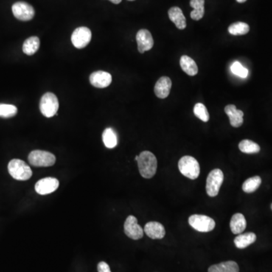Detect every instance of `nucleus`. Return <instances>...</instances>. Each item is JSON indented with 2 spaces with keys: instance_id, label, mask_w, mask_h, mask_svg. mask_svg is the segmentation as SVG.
<instances>
[{
  "instance_id": "obj_1",
  "label": "nucleus",
  "mask_w": 272,
  "mask_h": 272,
  "mask_svg": "<svg viewBox=\"0 0 272 272\" xmlns=\"http://www.w3.org/2000/svg\"><path fill=\"white\" fill-rule=\"evenodd\" d=\"M137 162L140 174L143 178H153L158 169V161L153 153L148 150L141 152Z\"/></svg>"
},
{
  "instance_id": "obj_2",
  "label": "nucleus",
  "mask_w": 272,
  "mask_h": 272,
  "mask_svg": "<svg viewBox=\"0 0 272 272\" xmlns=\"http://www.w3.org/2000/svg\"><path fill=\"white\" fill-rule=\"evenodd\" d=\"M178 169L184 176L191 180L196 179L200 175V168L198 161L191 156H184L178 161Z\"/></svg>"
},
{
  "instance_id": "obj_3",
  "label": "nucleus",
  "mask_w": 272,
  "mask_h": 272,
  "mask_svg": "<svg viewBox=\"0 0 272 272\" xmlns=\"http://www.w3.org/2000/svg\"><path fill=\"white\" fill-rule=\"evenodd\" d=\"M9 174L15 179L18 181H26L32 176L31 167L21 160L14 159L11 161L8 166Z\"/></svg>"
},
{
  "instance_id": "obj_4",
  "label": "nucleus",
  "mask_w": 272,
  "mask_h": 272,
  "mask_svg": "<svg viewBox=\"0 0 272 272\" xmlns=\"http://www.w3.org/2000/svg\"><path fill=\"white\" fill-rule=\"evenodd\" d=\"M28 161L36 167H49L55 163L56 158L53 154L46 150H35L29 153Z\"/></svg>"
},
{
  "instance_id": "obj_5",
  "label": "nucleus",
  "mask_w": 272,
  "mask_h": 272,
  "mask_svg": "<svg viewBox=\"0 0 272 272\" xmlns=\"http://www.w3.org/2000/svg\"><path fill=\"white\" fill-rule=\"evenodd\" d=\"M59 108L58 99L52 93H47L40 99V112L46 117L50 118L57 114Z\"/></svg>"
},
{
  "instance_id": "obj_6",
  "label": "nucleus",
  "mask_w": 272,
  "mask_h": 272,
  "mask_svg": "<svg viewBox=\"0 0 272 272\" xmlns=\"http://www.w3.org/2000/svg\"><path fill=\"white\" fill-rule=\"evenodd\" d=\"M224 181V174L219 169L211 171L206 179V191L209 197H216L219 194Z\"/></svg>"
},
{
  "instance_id": "obj_7",
  "label": "nucleus",
  "mask_w": 272,
  "mask_h": 272,
  "mask_svg": "<svg viewBox=\"0 0 272 272\" xmlns=\"http://www.w3.org/2000/svg\"><path fill=\"white\" fill-rule=\"evenodd\" d=\"M189 223L194 230L200 232H209L216 227L215 221L212 218L197 214L189 217Z\"/></svg>"
},
{
  "instance_id": "obj_8",
  "label": "nucleus",
  "mask_w": 272,
  "mask_h": 272,
  "mask_svg": "<svg viewBox=\"0 0 272 272\" xmlns=\"http://www.w3.org/2000/svg\"><path fill=\"white\" fill-rule=\"evenodd\" d=\"M12 13L17 19L22 21H31L35 15L34 7L25 2H18L12 6Z\"/></svg>"
},
{
  "instance_id": "obj_9",
  "label": "nucleus",
  "mask_w": 272,
  "mask_h": 272,
  "mask_svg": "<svg viewBox=\"0 0 272 272\" xmlns=\"http://www.w3.org/2000/svg\"><path fill=\"white\" fill-rule=\"evenodd\" d=\"M92 40V32L88 27L77 28L71 35V42L77 49H83Z\"/></svg>"
},
{
  "instance_id": "obj_10",
  "label": "nucleus",
  "mask_w": 272,
  "mask_h": 272,
  "mask_svg": "<svg viewBox=\"0 0 272 272\" xmlns=\"http://www.w3.org/2000/svg\"><path fill=\"white\" fill-rule=\"evenodd\" d=\"M124 232L126 235L133 240H139L144 236V230L138 224V220L133 216H129L124 223Z\"/></svg>"
},
{
  "instance_id": "obj_11",
  "label": "nucleus",
  "mask_w": 272,
  "mask_h": 272,
  "mask_svg": "<svg viewBox=\"0 0 272 272\" xmlns=\"http://www.w3.org/2000/svg\"><path fill=\"white\" fill-rule=\"evenodd\" d=\"M136 41L138 44V50L140 53H144L153 48V37L150 31L147 29H141L137 33Z\"/></svg>"
},
{
  "instance_id": "obj_12",
  "label": "nucleus",
  "mask_w": 272,
  "mask_h": 272,
  "mask_svg": "<svg viewBox=\"0 0 272 272\" xmlns=\"http://www.w3.org/2000/svg\"><path fill=\"white\" fill-rule=\"evenodd\" d=\"M59 182L57 178L48 177L37 182L35 186V191L40 195H46L57 190Z\"/></svg>"
},
{
  "instance_id": "obj_13",
  "label": "nucleus",
  "mask_w": 272,
  "mask_h": 272,
  "mask_svg": "<svg viewBox=\"0 0 272 272\" xmlns=\"http://www.w3.org/2000/svg\"><path fill=\"white\" fill-rule=\"evenodd\" d=\"M89 81L96 88H106L111 83L112 77L109 73L105 71H96L90 75Z\"/></svg>"
},
{
  "instance_id": "obj_14",
  "label": "nucleus",
  "mask_w": 272,
  "mask_h": 272,
  "mask_svg": "<svg viewBox=\"0 0 272 272\" xmlns=\"http://www.w3.org/2000/svg\"><path fill=\"white\" fill-rule=\"evenodd\" d=\"M144 231L147 237L154 240L162 239L166 234L164 227L162 224L158 222H147L144 226Z\"/></svg>"
},
{
  "instance_id": "obj_15",
  "label": "nucleus",
  "mask_w": 272,
  "mask_h": 272,
  "mask_svg": "<svg viewBox=\"0 0 272 272\" xmlns=\"http://www.w3.org/2000/svg\"><path fill=\"white\" fill-rule=\"evenodd\" d=\"M225 112L229 117L230 124L233 127L238 128L244 124V112L237 110L235 105H227L225 108Z\"/></svg>"
},
{
  "instance_id": "obj_16",
  "label": "nucleus",
  "mask_w": 272,
  "mask_h": 272,
  "mask_svg": "<svg viewBox=\"0 0 272 272\" xmlns=\"http://www.w3.org/2000/svg\"><path fill=\"white\" fill-rule=\"evenodd\" d=\"M172 81L168 77H162L155 84V93L159 99H166L170 93Z\"/></svg>"
},
{
  "instance_id": "obj_17",
  "label": "nucleus",
  "mask_w": 272,
  "mask_h": 272,
  "mask_svg": "<svg viewBox=\"0 0 272 272\" xmlns=\"http://www.w3.org/2000/svg\"><path fill=\"white\" fill-rule=\"evenodd\" d=\"M169 19L175 24L176 27L179 29H184L187 26L186 18L180 8L172 7L168 12Z\"/></svg>"
},
{
  "instance_id": "obj_18",
  "label": "nucleus",
  "mask_w": 272,
  "mask_h": 272,
  "mask_svg": "<svg viewBox=\"0 0 272 272\" xmlns=\"http://www.w3.org/2000/svg\"><path fill=\"white\" fill-rule=\"evenodd\" d=\"M247 228V221L245 216L241 214H236L231 218L230 228L233 234H240Z\"/></svg>"
},
{
  "instance_id": "obj_19",
  "label": "nucleus",
  "mask_w": 272,
  "mask_h": 272,
  "mask_svg": "<svg viewBox=\"0 0 272 272\" xmlns=\"http://www.w3.org/2000/svg\"><path fill=\"white\" fill-rule=\"evenodd\" d=\"M208 272H239V266L234 261H227L211 265Z\"/></svg>"
},
{
  "instance_id": "obj_20",
  "label": "nucleus",
  "mask_w": 272,
  "mask_h": 272,
  "mask_svg": "<svg viewBox=\"0 0 272 272\" xmlns=\"http://www.w3.org/2000/svg\"><path fill=\"white\" fill-rule=\"evenodd\" d=\"M180 66L185 73L189 76H195L198 73L197 64L191 57L183 55L180 59Z\"/></svg>"
},
{
  "instance_id": "obj_21",
  "label": "nucleus",
  "mask_w": 272,
  "mask_h": 272,
  "mask_svg": "<svg viewBox=\"0 0 272 272\" xmlns=\"http://www.w3.org/2000/svg\"><path fill=\"white\" fill-rule=\"evenodd\" d=\"M256 240V235L253 232L240 234L234 239V245L238 249H245Z\"/></svg>"
},
{
  "instance_id": "obj_22",
  "label": "nucleus",
  "mask_w": 272,
  "mask_h": 272,
  "mask_svg": "<svg viewBox=\"0 0 272 272\" xmlns=\"http://www.w3.org/2000/svg\"><path fill=\"white\" fill-rule=\"evenodd\" d=\"M205 0H191L190 6L194 9L191 12V18L194 21H200L204 15Z\"/></svg>"
},
{
  "instance_id": "obj_23",
  "label": "nucleus",
  "mask_w": 272,
  "mask_h": 272,
  "mask_svg": "<svg viewBox=\"0 0 272 272\" xmlns=\"http://www.w3.org/2000/svg\"><path fill=\"white\" fill-rule=\"evenodd\" d=\"M40 46L39 37H31L27 39L23 44V52L27 55H33L38 51Z\"/></svg>"
},
{
  "instance_id": "obj_24",
  "label": "nucleus",
  "mask_w": 272,
  "mask_h": 272,
  "mask_svg": "<svg viewBox=\"0 0 272 272\" xmlns=\"http://www.w3.org/2000/svg\"><path fill=\"white\" fill-rule=\"evenodd\" d=\"M102 140L105 147L109 149L114 148L117 145V136L112 128L105 129L102 134Z\"/></svg>"
},
{
  "instance_id": "obj_25",
  "label": "nucleus",
  "mask_w": 272,
  "mask_h": 272,
  "mask_svg": "<svg viewBox=\"0 0 272 272\" xmlns=\"http://www.w3.org/2000/svg\"><path fill=\"white\" fill-rule=\"evenodd\" d=\"M262 184V178L256 175V176L251 177L246 180L245 183L242 186V189L247 194L254 192L259 189V186Z\"/></svg>"
},
{
  "instance_id": "obj_26",
  "label": "nucleus",
  "mask_w": 272,
  "mask_h": 272,
  "mask_svg": "<svg viewBox=\"0 0 272 272\" xmlns=\"http://www.w3.org/2000/svg\"><path fill=\"white\" fill-rule=\"evenodd\" d=\"M240 152L245 154H257L260 152V147L251 140L245 139L240 141L239 144Z\"/></svg>"
},
{
  "instance_id": "obj_27",
  "label": "nucleus",
  "mask_w": 272,
  "mask_h": 272,
  "mask_svg": "<svg viewBox=\"0 0 272 272\" xmlns=\"http://www.w3.org/2000/svg\"><path fill=\"white\" fill-rule=\"evenodd\" d=\"M250 31V26L245 22H236L228 27V32L234 36L245 35Z\"/></svg>"
},
{
  "instance_id": "obj_28",
  "label": "nucleus",
  "mask_w": 272,
  "mask_h": 272,
  "mask_svg": "<svg viewBox=\"0 0 272 272\" xmlns=\"http://www.w3.org/2000/svg\"><path fill=\"white\" fill-rule=\"evenodd\" d=\"M194 113L196 116L203 122H208L209 119V112L203 104H196L194 108Z\"/></svg>"
},
{
  "instance_id": "obj_29",
  "label": "nucleus",
  "mask_w": 272,
  "mask_h": 272,
  "mask_svg": "<svg viewBox=\"0 0 272 272\" xmlns=\"http://www.w3.org/2000/svg\"><path fill=\"white\" fill-rule=\"evenodd\" d=\"M18 113V108L15 105L0 104V117L10 118Z\"/></svg>"
},
{
  "instance_id": "obj_30",
  "label": "nucleus",
  "mask_w": 272,
  "mask_h": 272,
  "mask_svg": "<svg viewBox=\"0 0 272 272\" xmlns=\"http://www.w3.org/2000/svg\"><path fill=\"white\" fill-rule=\"evenodd\" d=\"M231 71L234 75L238 76L241 78H247L248 77V70L245 68L240 62H234L231 66Z\"/></svg>"
},
{
  "instance_id": "obj_31",
  "label": "nucleus",
  "mask_w": 272,
  "mask_h": 272,
  "mask_svg": "<svg viewBox=\"0 0 272 272\" xmlns=\"http://www.w3.org/2000/svg\"><path fill=\"white\" fill-rule=\"evenodd\" d=\"M98 271L99 272H111L108 264L105 262H100L98 264Z\"/></svg>"
},
{
  "instance_id": "obj_32",
  "label": "nucleus",
  "mask_w": 272,
  "mask_h": 272,
  "mask_svg": "<svg viewBox=\"0 0 272 272\" xmlns=\"http://www.w3.org/2000/svg\"><path fill=\"white\" fill-rule=\"evenodd\" d=\"M109 1L111 2L113 4H119L122 2V0H109Z\"/></svg>"
},
{
  "instance_id": "obj_33",
  "label": "nucleus",
  "mask_w": 272,
  "mask_h": 272,
  "mask_svg": "<svg viewBox=\"0 0 272 272\" xmlns=\"http://www.w3.org/2000/svg\"><path fill=\"white\" fill-rule=\"evenodd\" d=\"M236 1H237V3H245V2L247 1V0H236Z\"/></svg>"
},
{
  "instance_id": "obj_34",
  "label": "nucleus",
  "mask_w": 272,
  "mask_h": 272,
  "mask_svg": "<svg viewBox=\"0 0 272 272\" xmlns=\"http://www.w3.org/2000/svg\"><path fill=\"white\" fill-rule=\"evenodd\" d=\"M135 160H136V161H138V155H137V156H136V158H135Z\"/></svg>"
},
{
  "instance_id": "obj_35",
  "label": "nucleus",
  "mask_w": 272,
  "mask_h": 272,
  "mask_svg": "<svg viewBox=\"0 0 272 272\" xmlns=\"http://www.w3.org/2000/svg\"><path fill=\"white\" fill-rule=\"evenodd\" d=\"M271 210H272V203H271Z\"/></svg>"
},
{
  "instance_id": "obj_36",
  "label": "nucleus",
  "mask_w": 272,
  "mask_h": 272,
  "mask_svg": "<svg viewBox=\"0 0 272 272\" xmlns=\"http://www.w3.org/2000/svg\"><path fill=\"white\" fill-rule=\"evenodd\" d=\"M129 1H134V0H129Z\"/></svg>"
}]
</instances>
